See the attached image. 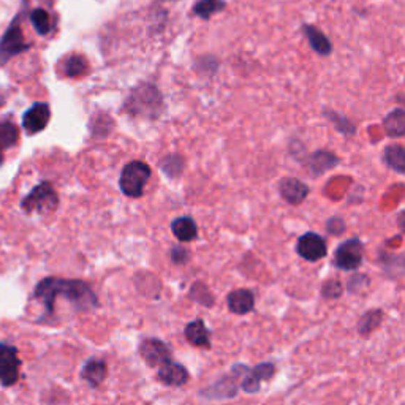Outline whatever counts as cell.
Returning <instances> with one entry per match:
<instances>
[{
  "mask_svg": "<svg viewBox=\"0 0 405 405\" xmlns=\"http://www.w3.org/2000/svg\"><path fill=\"white\" fill-rule=\"evenodd\" d=\"M59 298L67 299L75 310L84 314L93 312L100 306L98 296L92 290V286L78 279L45 277L38 282L33 290V299L42 303V306L46 310V315L43 316H52Z\"/></svg>",
  "mask_w": 405,
  "mask_h": 405,
  "instance_id": "1",
  "label": "cell"
},
{
  "mask_svg": "<svg viewBox=\"0 0 405 405\" xmlns=\"http://www.w3.org/2000/svg\"><path fill=\"white\" fill-rule=\"evenodd\" d=\"M249 369L250 367L245 366V364H236L220 380H217L215 383L199 392V396L208 399V401H227V399L234 397L238 395V390L240 388L244 375L247 374Z\"/></svg>",
  "mask_w": 405,
  "mask_h": 405,
  "instance_id": "2",
  "label": "cell"
},
{
  "mask_svg": "<svg viewBox=\"0 0 405 405\" xmlns=\"http://www.w3.org/2000/svg\"><path fill=\"white\" fill-rule=\"evenodd\" d=\"M59 206V197L49 182H43L32 189V192L22 199L21 208L27 214H46L52 213Z\"/></svg>",
  "mask_w": 405,
  "mask_h": 405,
  "instance_id": "3",
  "label": "cell"
},
{
  "mask_svg": "<svg viewBox=\"0 0 405 405\" xmlns=\"http://www.w3.org/2000/svg\"><path fill=\"white\" fill-rule=\"evenodd\" d=\"M151 178V168L143 162H132L125 165L121 174V189L130 198H139L144 192L146 182Z\"/></svg>",
  "mask_w": 405,
  "mask_h": 405,
  "instance_id": "4",
  "label": "cell"
},
{
  "mask_svg": "<svg viewBox=\"0 0 405 405\" xmlns=\"http://www.w3.org/2000/svg\"><path fill=\"white\" fill-rule=\"evenodd\" d=\"M21 371L20 351L10 342H0V385L10 388L17 383Z\"/></svg>",
  "mask_w": 405,
  "mask_h": 405,
  "instance_id": "5",
  "label": "cell"
},
{
  "mask_svg": "<svg viewBox=\"0 0 405 405\" xmlns=\"http://www.w3.org/2000/svg\"><path fill=\"white\" fill-rule=\"evenodd\" d=\"M138 351L144 362H148V366L158 369L163 364L173 361V350L167 342H163L162 339L157 337H148L141 340Z\"/></svg>",
  "mask_w": 405,
  "mask_h": 405,
  "instance_id": "6",
  "label": "cell"
},
{
  "mask_svg": "<svg viewBox=\"0 0 405 405\" xmlns=\"http://www.w3.org/2000/svg\"><path fill=\"white\" fill-rule=\"evenodd\" d=\"M20 20L21 17L17 16L13 24L8 27V31L5 32L3 38L0 40V63H7L11 57L31 48V45H27L24 35H22Z\"/></svg>",
  "mask_w": 405,
  "mask_h": 405,
  "instance_id": "7",
  "label": "cell"
},
{
  "mask_svg": "<svg viewBox=\"0 0 405 405\" xmlns=\"http://www.w3.org/2000/svg\"><path fill=\"white\" fill-rule=\"evenodd\" d=\"M364 245L360 239H349L337 247L334 254V263L342 271H355L361 266Z\"/></svg>",
  "mask_w": 405,
  "mask_h": 405,
  "instance_id": "8",
  "label": "cell"
},
{
  "mask_svg": "<svg viewBox=\"0 0 405 405\" xmlns=\"http://www.w3.org/2000/svg\"><path fill=\"white\" fill-rule=\"evenodd\" d=\"M296 250L301 258L307 261H319L325 258L328 254L326 243L320 234L316 233H306L298 239Z\"/></svg>",
  "mask_w": 405,
  "mask_h": 405,
  "instance_id": "9",
  "label": "cell"
},
{
  "mask_svg": "<svg viewBox=\"0 0 405 405\" xmlns=\"http://www.w3.org/2000/svg\"><path fill=\"white\" fill-rule=\"evenodd\" d=\"M157 379L163 385L178 388V386H184L190 380V374L184 364L176 362L173 360L157 369Z\"/></svg>",
  "mask_w": 405,
  "mask_h": 405,
  "instance_id": "10",
  "label": "cell"
},
{
  "mask_svg": "<svg viewBox=\"0 0 405 405\" xmlns=\"http://www.w3.org/2000/svg\"><path fill=\"white\" fill-rule=\"evenodd\" d=\"M51 117L49 107L46 103H35L29 108L27 113L22 117V125L29 135H37L45 130Z\"/></svg>",
  "mask_w": 405,
  "mask_h": 405,
  "instance_id": "11",
  "label": "cell"
},
{
  "mask_svg": "<svg viewBox=\"0 0 405 405\" xmlns=\"http://www.w3.org/2000/svg\"><path fill=\"white\" fill-rule=\"evenodd\" d=\"M108 375V364L102 358H89L81 369V379H83L91 388H98Z\"/></svg>",
  "mask_w": 405,
  "mask_h": 405,
  "instance_id": "12",
  "label": "cell"
},
{
  "mask_svg": "<svg viewBox=\"0 0 405 405\" xmlns=\"http://www.w3.org/2000/svg\"><path fill=\"white\" fill-rule=\"evenodd\" d=\"M227 306L236 315H247L255 307V295L249 289L233 290L227 296Z\"/></svg>",
  "mask_w": 405,
  "mask_h": 405,
  "instance_id": "13",
  "label": "cell"
},
{
  "mask_svg": "<svg viewBox=\"0 0 405 405\" xmlns=\"http://www.w3.org/2000/svg\"><path fill=\"white\" fill-rule=\"evenodd\" d=\"M185 339L193 347L211 349V330L203 320H193L185 326Z\"/></svg>",
  "mask_w": 405,
  "mask_h": 405,
  "instance_id": "14",
  "label": "cell"
},
{
  "mask_svg": "<svg viewBox=\"0 0 405 405\" xmlns=\"http://www.w3.org/2000/svg\"><path fill=\"white\" fill-rule=\"evenodd\" d=\"M280 195L291 204H299L309 195V187L296 178H286L280 182Z\"/></svg>",
  "mask_w": 405,
  "mask_h": 405,
  "instance_id": "15",
  "label": "cell"
},
{
  "mask_svg": "<svg viewBox=\"0 0 405 405\" xmlns=\"http://www.w3.org/2000/svg\"><path fill=\"white\" fill-rule=\"evenodd\" d=\"M171 230L181 243H190V240L197 239L198 236V227L192 217H179V219H176L171 224Z\"/></svg>",
  "mask_w": 405,
  "mask_h": 405,
  "instance_id": "16",
  "label": "cell"
},
{
  "mask_svg": "<svg viewBox=\"0 0 405 405\" xmlns=\"http://www.w3.org/2000/svg\"><path fill=\"white\" fill-rule=\"evenodd\" d=\"M304 33H306V37L309 40L310 46H312V49L315 52H319L320 56H328L331 52V42L325 37V33H323L320 29L312 27V26H304L303 27Z\"/></svg>",
  "mask_w": 405,
  "mask_h": 405,
  "instance_id": "17",
  "label": "cell"
},
{
  "mask_svg": "<svg viewBox=\"0 0 405 405\" xmlns=\"http://www.w3.org/2000/svg\"><path fill=\"white\" fill-rule=\"evenodd\" d=\"M20 139V132L13 122H0V165L3 163V151L16 146Z\"/></svg>",
  "mask_w": 405,
  "mask_h": 405,
  "instance_id": "18",
  "label": "cell"
},
{
  "mask_svg": "<svg viewBox=\"0 0 405 405\" xmlns=\"http://www.w3.org/2000/svg\"><path fill=\"white\" fill-rule=\"evenodd\" d=\"M385 132L388 137L401 138L405 135V109H395L385 117Z\"/></svg>",
  "mask_w": 405,
  "mask_h": 405,
  "instance_id": "19",
  "label": "cell"
},
{
  "mask_svg": "<svg viewBox=\"0 0 405 405\" xmlns=\"http://www.w3.org/2000/svg\"><path fill=\"white\" fill-rule=\"evenodd\" d=\"M381 320H383V312H381V310L379 309L369 310V312L364 314L360 321H358V333H360L362 337L371 336V334L380 326Z\"/></svg>",
  "mask_w": 405,
  "mask_h": 405,
  "instance_id": "20",
  "label": "cell"
},
{
  "mask_svg": "<svg viewBox=\"0 0 405 405\" xmlns=\"http://www.w3.org/2000/svg\"><path fill=\"white\" fill-rule=\"evenodd\" d=\"M385 162L397 173H405V148L391 144L385 149Z\"/></svg>",
  "mask_w": 405,
  "mask_h": 405,
  "instance_id": "21",
  "label": "cell"
},
{
  "mask_svg": "<svg viewBox=\"0 0 405 405\" xmlns=\"http://www.w3.org/2000/svg\"><path fill=\"white\" fill-rule=\"evenodd\" d=\"M225 8L224 0H198L193 7V13L198 15L203 20H208L215 13H219Z\"/></svg>",
  "mask_w": 405,
  "mask_h": 405,
  "instance_id": "22",
  "label": "cell"
},
{
  "mask_svg": "<svg viewBox=\"0 0 405 405\" xmlns=\"http://www.w3.org/2000/svg\"><path fill=\"white\" fill-rule=\"evenodd\" d=\"M334 165H337V158L336 155L328 154V152H316L312 157V160H310V168H312L315 174L325 173L326 169L333 168Z\"/></svg>",
  "mask_w": 405,
  "mask_h": 405,
  "instance_id": "23",
  "label": "cell"
},
{
  "mask_svg": "<svg viewBox=\"0 0 405 405\" xmlns=\"http://www.w3.org/2000/svg\"><path fill=\"white\" fill-rule=\"evenodd\" d=\"M31 21H32V24L35 27V31H37L40 35L49 33V31H51V20H49L48 11H45L43 8L33 10L32 15H31Z\"/></svg>",
  "mask_w": 405,
  "mask_h": 405,
  "instance_id": "24",
  "label": "cell"
},
{
  "mask_svg": "<svg viewBox=\"0 0 405 405\" xmlns=\"http://www.w3.org/2000/svg\"><path fill=\"white\" fill-rule=\"evenodd\" d=\"M87 61L83 56H72L67 59L66 62V75L70 78H76V76H81L87 72Z\"/></svg>",
  "mask_w": 405,
  "mask_h": 405,
  "instance_id": "25",
  "label": "cell"
},
{
  "mask_svg": "<svg viewBox=\"0 0 405 405\" xmlns=\"http://www.w3.org/2000/svg\"><path fill=\"white\" fill-rule=\"evenodd\" d=\"M189 296H190V299H193V301L203 304V306H206V307H211L214 304V298L209 293V290L206 289V285L199 284V282L193 284Z\"/></svg>",
  "mask_w": 405,
  "mask_h": 405,
  "instance_id": "26",
  "label": "cell"
},
{
  "mask_svg": "<svg viewBox=\"0 0 405 405\" xmlns=\"http://www.w3.org/2000/svg\"><path fill=\"white\" fill-rule=\"evenodd\" d=\"M342 293H344L342 284L336 279L326 280L321 286V296L325 299H339L342 296Z\"/></svg>",
  "mask_w": 405,
  "mask_h": 405,
  "instance_id": "27",
  "label": "cell"
},
{
  "mask_svg": "<svg viewBox=\"0 0 405 405\" xmlns=\"http://www.w3.org/2000/svg\"><path fill=\"white\" fill-rule=\"evenodd\" d=\"M250 372L258 381H268L273 379V375L275 374V366L273 362H261L258 366L252 367Z\"/></svg>",
  "mask_w": 405,
  "mask_h": 405,
  "instance_id": "28",
  "label": "cell"
},
{
  "mask_svg": "<svg viewBox=\"0 0 405 405\" xmlns=\"http://www.w3.org/2000/svg\"><path fill=\"white\" fill-rule=\"evenodd\" d=\"M385 271L388 273L391 277H399L405 273V258L404 257H392L385 260Z\"/></svg>",
  "mask_w": 405,
  "mask_h": 405,
  "instance_id": "29",
  "label": "cell"
},
{
  "mask_svg": "<svg viewBox=\"0 0 405 405\" xmlns=\"http://www.w3.org/2000/svg\"><path fill=\"white\" fill-rule=\"evenodd\" d=\"M169 257H171V261L174 265H185L190 260L189 250L184 247H173L171 252H169Z\"/></svg>",
  "mask_w": 405,
  "mask_h": 405,
  "instance_id": "30",
  "label": "cell"
},
{
  "mask_svg": "<svg viewBox=\"0 0 405 405\" xmlns=\"http://www.w3.org/2000/svg\"><path fill=\"white\" fill-rule=\"evenodd\" d=\"M367 285H369V277H366V275L356 274L349 280V291L350 293H360L364 286H367Z\"/></svg>",
  "mask_w": 405,
  "mask_h": 405,
  "instance_id": "31",
  "label": "cell"
},
{
  "mask_svg": "<svg viewBox=\"0 0 405 405\" xmlns=\"http://www.w3.org/2000/svg\"><path fill=\"white\" fill-rule=\"evenodd\" d=\"M328 231H331L333 234H340L344 231V222L340 219H333L328 224Z\"/></svg>",
  "mask_w": 405,
  "mask_h": 405,
  "instance_id": "32",
  "label": "cell"
},
{
  "mask_svg": "<svg viewBox=\"0 0 405 405\" xmlns=\"http://www.w3.org/2000/svg\"><path fill=\"white\" fill-rule=\"evenodd\" d=\"M397 225H399V228H401V231L405 234V211L404 213H401V215H399Z\"/></svg>",
  "mask_w": 405,
  "mask_h": 405,
  "instance_id": "33",
  "label": "cell"
}]
</instances>
